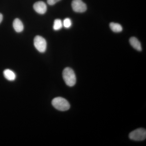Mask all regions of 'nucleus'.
<instances>
[{"label": "nucleus", "mask_w": 146, "mask_h": 146, "mask_svg": "<svg viewBox=\"0 0 146 146\" xmlns=\"http://www.w3.org/2000/svg\"><path fill=\"white\" fill-rule=\"evenodd\" d=\"M34 45L36 49L40 52H44L46 49V41L42 36L37 35L35 37Z\"/></svg>", "instance_id": "20e7f679"}, {"label": "nucleus", "mask_w": 146, "mask_h": 146, "mask_svg": "<svg viewBox=\"0 0 146 146\" xmlns=\"http://www.w3.org/2000/svg\"><path fill=\"white\" fill-rule=\"evenodd\" d=\"M72 6L73 10L77 13H83L87 9L86 5L82 0H73Z\"/></svg>", "instance_id": "39448f33"}, {"label": "nucleus", "mask_w": 146, "mask_h": 146, "mask_svg": "<svg viewBox=\"0 0 146 146\" xmlns=\"http://www.w3.org/2000/svg\"><path fill=\"white\" fill-rule=\"evenodd\" d=\"M63 25L65 28H69L72 26V21L69 18H65L63 21Z\"/></svg>", "instance_id": "f8f14e48"}, {"label": "nucleus", "mask_w": 146, "mask_h": 146, "mask_svg": "<svg viewBox=\"0 0 146 146\" xmlns=\"http://www.w3.org/2000/svg\"><path fill=\"white\" fill-rule=\"evenodd\" d=\"M34 10L37 13L40 14H44L47 11V5L42 1L36 2L33 5Z\"/></svg>", "instance_id": "423d86ee"}, {"label": "nucleus", "mask_w": 146, "mask_h": 146, "mask_svg": "<svg viewBox=\"0 0 146 146\" xmlns=\"http://www.w3.org/2000/svg\"><path fill=\"white\" fill-rule=\"evenodd\" d=\"M52 104L56 109L61 111L68 110L70 107L69 102L61 97L54 98L52 102Z\"/></svg>", "instance_id": "f03ea898"}, {"label": "nucleus", "mask_w": 146, "mask_h": 146, "mask_svg": "<svg viewBox=\"0 0 146 146\" xmlns=\"http://www.w3.org/2000/svg\"><path fill=\"white\" fill-rule=\"evenodd\" d=\"M5 77L9 81H13L16 78V75L15 73L9 69L5 70L3 72Z\"/></svg>", "instance_id": "1a4fd4ad"}, {"label": "nucleus", "mask_w": 146, "mask_h": 146, "mask_svg": "<svg viewBox=\"0 0 146 146\" xmlns=\"http://www.w3.org/2000/svg\"><path fill=\"white\" fill-rule=\"evenodd\" d=\"M63 26L62 21L60 19H56L54 23L53 29L55 31H58L62 28Z\"/></svg>", "instance_id": "9b49d317"}, {"label": "nucleus", "mask_w": 146, "mask_h": 146, "mask_svg": "<svg viewBox=\"0 0 146 146\" xmlns=\"http://www.w3.org/2000/svg\"><path fill=\"white\" fill-rule=\"evenodd\" d=\"M129 137L131 140L135 141H143L146 138V130L142 128L137 129L130 132Z\"/></svg>", "instance_id": "7ed1b4c3"}, {"label": "nucleus", "mask_w": 146, "mask_h": 146, "mask_svg": "<svg viewBox=\"0 0 146 146\" xmlns=\"http://www.w3.org/2000/svg\"><path fill=\"white\" fill-rule=\"evenodd\" d=\"M63 77L65 84L68 86H73L75 85L76 78L74 72L70 68L64 69L63 72Z\"/></svg>", "instance_id": "f257e3e1"}, {"label": "nucleus", "mask_w": 146, "mask_h": 146, "mask_svg": "<svg viewBox=\"0 0 146 146\" xmlns=\"http://www.w3.org/2000/svg\"><path fill=\"white\" fill-rule=\"evenodd\" d=\"M110 27L112 31L115 33L120 32L122 31L123 28L120 24L111 23L110 24Z\"/></svg>", "instance_id": "9d476101"}, {"label": "nucleus", "mask_w": 146, "mask_h": 146, "mask_svg": "<svg viewBox=\"0 0 146 146\" xmlns=\"http://www.w3.org/2000/svg\"><path fill=\"white\" fill-rule=\"evenodd\" d=\"M129 41L131 45L134 49L139 51H141L142 50L141 43L137 38L135 37H131L129 39Z\"/></svg>", "instance_id": "6e6552de"}, {"label": "nucleus", "mask_w": 146, "mask_h": 146, "mask_svg": "<svg viewBox=\"0 0 146 146\" xmlns=\"http://www.w3.org/2000/svg\"><path fill=\"white\" fill-rule=\"evenodd\" d=\"M3 16L1 13H0V23H1L2 21H3Z\"/></svg>", "instance_id": "4468645a"}, {"label": "nucleus", "mask_w": 146, "mask_h": 146, "mask_svg": "<svg viewBox=\"0 0 146 146\" xmlns=\"http://www.w3.org/2000/svg\"><path fill=\"white\" fill-rule=\"evenodd\" d=\"M13 25V28L17 32L21 33L23 30L24 26L23 23L18 18H16L14 20Z\"/></svg>", "instance_id": "0eeeda50"}, {"label": "nucleus", "mask_w": 146, "mask_h": 146, "mask_svg": "<svg viewBox=\"0 0 146 146\" xmlns=\"http://www.w3.org/2000/svg\"><path fill=\"white\" fill-rule=\"evenodd\" d=\"M60 0H47V3L50 5H53L58 2Z\"/></svg>", "instance_id": "ddd939ff"}]
</instances>
